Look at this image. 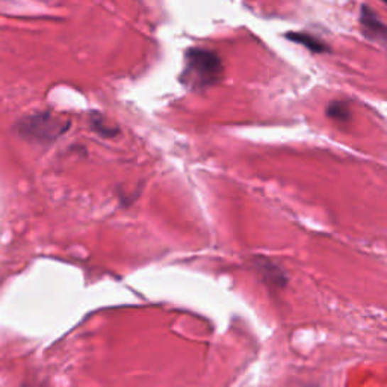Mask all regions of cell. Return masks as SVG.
I'll list each match as a JSON object with an SVG mask.
<instances>
[{
	"instance_id": "1",
	"label": "cell",
	"mask_w": 387,
	"mask_h": 387,
	"mask_svg": "<svg viewBox=\"0 0 387 387\" xmlns=\"http://www.w3.org/2000/svg\"><path fill=\"white\" fill-rule=\"evenodd\" d=\"M224 75V64L214 52L200 47H192L185 53V68L182 80L186 87L195 89L215 85Z\"/></svg>"
},
{
	"instance_id": "2",
	"label": "cell",
	"mask_w": 387,
	"mask_h": 387,
	"mask_svg": "<svg viewBox=\"0 0 387 387\" xmlns=\"http://www.w3.org/2000/svg\"><path fill=\"white\" fill-rule=\"evenodd\" d=\"M68 123L62 121L50 114H35L21 120L17 126L18 133L37 143H52L53 139L61 136L67 129Z\"/></svg>"
},
{
	"instance_id": "3",
	"label": "cell",
	"mask_w": 387,
	"mask_h": 387,
	"mask_svg": "<svg viewBox=\"0 0 387 387\" xmlns=\"http://www.w3.org/2000/svg\"><path fill=\"white\" fill-rule=\"evenodd\" d=\"M254 266L259 273L261 278L265 281L268 286L274 289H283L288 285V276L278 265L271 262L266 257H257L254 261Z\"/></svg>"
},
{
	"instance_id": "4",
	"label": "cell",
	"mask_w": 387,
	"mask_h": 387,
	"mask_svg": "<svg viewBox=\"0 0 387 387\" xmlns=\"http://www.w3.org/2000/svg\"><path fill=\"white\" fill-rule=\"evenodd\" d=\"M360 26L368 38L380 43H387V26L366 5H363L360 11Z\"/></svg>"
},
{
	"instance_id": "5",
	"label": "cell",
	"mask_w": 387,
	"mask_h": 387,
	"mask_svg": "<svg viewBox=\"0 0 387 387\" xmlns=\"http://www.w3.org/2000/svg\"><path fill=\"white\" fill-rule=\"evenodd\" d=\"M285 38L292 41V43H297L302 47H306L307 50L313 52V53H325V52H330V47H328L322 40L313 37V35H309V33H302V32H288L285 33Z\"/></svg>"
},
{
	"instance_id": "6",
	"label": "cell",
	"mask_w": 387,
	"mask_h": 387,
	"mask_svg": "<svg viewBox=\"0 0 387 387\" xmlns=\"http://www.w3.org/2000/svg\"><path fill=\"white\" fill-rule=\"evenodd\" d=\"M327 115L330 116L332 120L336 121H349L351 120V109L348 104L342 100H334L332 103H328L327 107Z\"/></svg>"
}]
</instances>
